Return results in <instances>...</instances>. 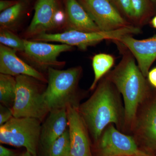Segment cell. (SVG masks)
Listing matches in <instances>:
<instances>
[{
    "label": "cell",
    "mask_w": 156,
    "mask_h": 156,
    "mask_svg": "<svg viewBox=\"0 0 156 156\" xmlns=\"http://www.w3.org/2000/svg\"><path fill=\"white\" fill-rule=\"evenodd\" d=\"M122 95L106 76L98 84L92 95L81 104L78 112L94 143L110 124L124 133L125 111Z\"/></svg>",
    "instance_id": "6da1fadb"
},
{
    "label": "cell",
    "mask_w": 156,
    "mask_h": 156,
    "mask_svg": "<svg viewBox=\"0 0 156 156\" xmlns=\"http://www.w3.org/2000/svg\"><path fill=\"white\" fill-rule=\"evenodd\" d=\"M122 57L113 70L106 75L123 98L125 111L124 133L131 135L137 110L151 95L148 82L143 74L131 52L122 44L114 42Z\"/></svg>",
    "instance_id": "7a4b0ae2"
},
{
    "label": "cell",
    "mask_w": 156,
    "mask_h": 156,
    "mask_svg": "<svg viewBox=\"0 0 156 156\" xmlns=\"http://www.w3.org/2000/svg\"><path fill=\"white\" fill-rule=\"evenodd\" d=\"M48 71V85L44 97L50 112L69 106L78 109L80 105L78 86L82 68L76 66L59 70L50 67Z\"/></svg>",
    "instance_id": "3957f363"
},
{
    "label": "cell",
    "mask_w": 156,
    "mask_h": 156,
    "mask_svg": "<svg viewBox=\"0 0 156 156\" xmlns=\"http://www.w3.org/2000/svg\"><path fill=\"white\" fill-rule=\"evenodd\" d=\"M16 96L11 108L15 118H31L44 121L50 112L44 97L41 81L27 75L15 76Z\"/></svg>",
    "instance_id": "277c9868"
},
{
    "label": "cell",
    "mask_w": 156,
    "mask_h": 156,
    "mask_svg": "<svg viewBox=\"0 0 156 156\" xmlns=\"http://www.w3.org/2000/svg\"><path fill=\"white\" fill-rule=\"evenodd\" d=\"M41 122L31 118L13 117L0 126V142L16 147H23L37 155Z\"/></svg>",
    "instance_id": "5b68a950"
},
{
    "label": "cell",
    "mask_w": 156,
    "mask_h": 156,
    "mask_svg": "<svg viewBox=\"0 0 156 156\" xmlns=\"http://www.w3.org/2000/svg\"><path fill=\"white\" fill-rule=\"evenodd\" d=\"M131 33L128 27L108 31L86 32L68 30L57 34L44 33L34 37L30 41L37 42H59L69 46H76L85 50L88 47L96 44L104 40L117 41Z\"/></svg>",
    "instance_id": "8992f818"
},
{
    "label": "cell",
    "mask_w": 156,
    "mask_h": 156,
    "mask_svg": "<svg viewBox=\"0 0 156 156\" xmlns=\"http://www.w3.org/2000/svg\"><path fill=\"white\" fill-rule=\"evenodd\" d=\"M94 146L95 156H142V150L132 135L121 132L114 124L107 126Z\"/></svg>",
    "instance_id": "52a82bcc"
},
{
    "label": "cell",
    "mask_w": 156,
    "mask_h": 156,
    "mask_svg": "<svg viewBox=\"0 0 156 156\" xmlns=\"http://www.w3.org/2000/svg\"><path fill=\"white\" fill-rule=\"evenodd\" d=\"M131 135L142 150L156 156V94L139 106Z\"/></svg>",
    "instance_id": "ba28073f"
},
{
    "label": "cell",
    "mask_w": 156,
    "mask_h": 156,
    "mask_svg": "<svg viewBox=\"0 0 156 156\" xmlns=\"http://www.w3.org/2000/svg\"><path fill=\"white\" fill-rule=\"evenodd\" d=\"M101 31L133 25L123 17L112 0H78Z\"/></svg>",
    "instance_id": "9c48e42d"
},
{
    "label": "cell",
    "mask_w": 156,
    "mask_h": 156,
    "mask_svg": "<svg viewBox=\"0 0 156 156\" xmlns=\"http://www.w3.org/2000/svg\"><path fill=\"white\" fill-rule=\"evenodd\" d=\"M23 53L27 59L34 68L45 70L50 67H61L65 62L59 61L57 58L61 53L70 51L72 46L65 44H53L42 42L24 39Z\"/></svg>",
    "instance_id": "30bf717a"
},
{
    "label": "cell",
    "mask_w": 156,
    "mask_h": 156,
    "mask_svg": "<svg viewBox=\"0 0 156 156\" xmlns=\"http://www.w3.org/2000/svg\"><path fill=\"white\" fill-rule=\"evenodd\" d=\"M66 112L70 141L69 156H93L89 131L78 109L69 106Z\"/></svg>",
    "instance_id": "8fae6325"
},
{
    "label": "cell",
    "mask_w": 156,
    "mask_h": 156,
    "mask_svg": "<svg viewBox=\"0 0 156 156\" xmlns=\"http://www.w3.org/2000/svg\"><path fill=\"white\" fill-rule=\"evenodd\" d=\"M113 42H119L131 52L143 74L147 77L156 59V35L144 40H137L129 35Z\"/></svg>",
    "instance_id": "7c38bea8"
},
{
    "label": "cell",
    "mask_w": 156,
    "mask_h": 156,
    "mask_svg": "<svg viewBox=\"0 0 156 156\" xmlns=\"http://www.w3.org/2000/svg\"><path fill=\"white\" fill-rule=\"evenodd\" d=\"M58 9L56 0H37L33 18L26 31V37L32 38L57 28L55 15Z\"/></svg>",
    "instance_id": "4fadbf2b"
},
{
    "label": "cell",
    "mask_w": 156,
    "mask_h": 156,
    "mask_svg": "<svg viewBox=\"0 0 156 156\" xmlns=\"http://www.w3.org/2000/svg\"><path fill=\"white\" fill-rule=\"evenodd\" d=\"M17 52L1 44L0 73L14 77L21 75L28 76L43 83H48V80L43 74L20 58L16 54Z\"/></svg>",
    "instance_id": "5bb4252c"
},
{
    "label": "cell",
    "mask_w": 156,
    "mask_h": 156,
    "mask_svg": "<svg viewBox=\"0 0 156 156\" xmlns=\"http://www.w3.org/2000/svg\"><path fill=\"white\" fill-rule=\"evenodd\" d=\"M68 128L66 108L51 111L41 125L39 147L46 154L52 144Z\"/></svg>",
    "instance_id": "9a60e30c"
},
{
    "label": "cell",
    "mask_w": 156,
    "mask_h": 156,
    "mask_svg": "<svg viewBox=\"0 0 156 156\" xmlns=\"http://www.w3.org/2000/svg\"><path fill=\"white\" fill-rule=\"evenodd\" d=\"M66 8L68 30L86 32L101 31L78 0H66Z\"/></svg>",
    "instance_id": "2e32d148"
},
{
    "label": "cell",
    "mask_w": 156,
    "mask_h": 156,
    "mask_svg": "<svg viewBox=\"0 0 156 156\" xmlns=\"http://www.w3.org/2000/svg\"><path fill=\"white\" fill-rule=\"evenodd\" d=\"M115 64L113 56L107 53H98L93 56L92 66L94 73V80L90 87V90L93 91L103 77L110 71Z\"/></svg>",
    "instance_id": "e0dca14e"
},
{
    "label": "cell",
    "mask_w": 156,
    "mask_h": 156,
    "mask_svg": "<svg viewBox=\"0 0 156 156\" xmlns=\"http://www.w3.org/2000/svg\"><path fill=\"white\" fill-rule=\"evenodd\" d=\"M15 77L0 74V101L1 104L12 108L16 96Z\"/></svg>",
    "instance_id": "ac0fdd59"
},
{
    "label": "cell",
    "mask_w": 156,
    "mask_h": 156,
    "mask_svg": "<svg viewBox=\"0 0 156 156\" xmlns=\"http://www.w3.org/2000/svg\"><path fill=\"white\" fill-rule=\"evenodd\" d=\"M25 9L23 2L19 1L14 6L1 12L0 14L1 28L12 30L19 22Z\"/></svg>",
    "instance_id": "d6986e66"
},
{
    "label": "cell",
    "mask_w": 156,
    "mask_h": 156,
    "mask_svg": "<svg viewBox=\"0 0 156 156\" xmlns=\"http://www.w3.org/2000/svg\"><path fill=\"white\" fill-rule=\"evenodd\" d=\"M70 141L68 128L49 148L45 156H69Z\"/></svg>",
    "instance_id": "ffe728a7"
},
{
    "label": "cell",
    "mask_w": 156,
    "mask_h": 156,
    "mask_svg": "<svg viewBox=\"0 0 156 156\" xmlns=\"http://www.w3.org/2000/svg\"><path fill=\"white\" fill-rule=\"evenodd\" d=\"M0 42L2 44L19 52H23L25 48L24 39H20L6 29L1 28L0 29Z\"/></svg>",
    "instance_id": "44dd1931"
},
{
    "label": "cell",
    "mask_w": 156,
    "mask_h": 156,
    "mask_svg": "<svg viewBox=\"0 0 156 156\" xmlns=\"http://www.w3.org/2000/svg\"><path fill=\"white\" fill-rule=\"evenodd\" d=\"M134 13V25L141 26L145 22L148 9V0H131Z\"/></svg>",
    "instance_id": "7402d4cb"
},
{
    "label": "cell",
    "mask_w": 156,
    "mask_h": 156,
    "mask_svg": "<svg viewBox=\"0 0 156 156\" xmlns=\"http://www.w3.org/2000/svg\"><path fill=\"white\" fill-rule=\"evenodd\" d=\"M112 2L128 18V21L134 25V13L131 0H113Z\"/></svg>",
    "instance_id": "603a6c76"
},
{
    "label": "cell",
    "mask_w": 156,
    "mask_h": 156,
    "mask_svg": "<svg viewBox=\"0 0 156 156\" xmlns=\"http://www.w3.org/2000/svg\"><path fill=\"white\" fill-rule=\"evenodd\" d=\"M13 117L11 109L0 105V126L7 122Z\"/></svg>",
    "instance_id": "cb8c5ba5"
},
{
    "label": "cell",
    "mask_w": 156,
    "mask_h": 156,
    "mask_svg": "<svg viewBox=\"0 0 156 156\" xmlns=\"http://www.w3.org/2000/svg\"><path fill=\"white\" fill-rule=\"evenodd\" d=\"M147 77L149 83L156 89V67L149 70Z\"/></svg>",
    "instance_id": "d4e9b609"
},
{
    "label": "cell",
    "mask_w": 156,
    "mask_h": 156,
    "mask_svg": "<svg viewBox=\"0 0 156 156\" xmlns=\"http://www.w3.org/2000/svg\"><path fill=\"white\" fill-rule=\"evenodd\" d=\"M18 1H7V0H1L0 1V11L1 12L6 9L11 8L17 4Z\"/></svg>",
    "instance_id": "484cf974"
},
{
    "label": "cell",
    "mask_w": 156,
    "mask_h": 156,
    "mask_svg": "<svg viewBox=\"0 0 156 156\" xmlns=\"http://www.w3.org/2000/svg\"><path fill=\"white\" fill-rule=\"evenodd\" d=\"M15 152L3 146H0V156H18Z\"/></svg>",
    "instance_id": "4316f807"
},
{
    "label": "cell",
    "mask_w": 156,
    "mask_h": 156,
    "mask_svg": "<svg viewBox=\"0 0 156 156\" xmlns=\"http://www.w3.org/2000/svg\"><path fill=\"white\" fill-rule=\"evenodd\" d=\"M18 156H37V155L33 154H32L30 153L29 152L26 151H25V152L23 153L18 155Z\"/></svg>",
    "instance_id": "83f0119b"
},
{
    "label": "cell",
    "mask_w": 156,
    "mask_h": 156,
    "mask_svg": "<svg viewBox=\"0 0 156 156\" xmlns=\"http://www.w3.org/2000/svg\"><path fill=\"white\" fill-rule=\"evenodd\" d=\"M151 24L152 26L154 28L156 29V16L152 19L151 21Z\"/></svg>",
    "instance_id": "f1b7e54d"
},
{
    "label": "cell",
    "mask_w": 156,
    "mask_h": 156,
    "mask_svg": "<svg viewBox=\"0 0 156 156\" xmlns=\"http://www.w3.org/2000/svg\"><path fill=\"white\" fill-rule=\"evenodd\" d=\"M153 4H154V5L155 6L156 8V0H151Z\"/></svg>",
    "instance_id": "f546056e"
},
{
    "label": "cell",
    "mask_w": 156,
    "mask_h": 156,
    "mask_svg": "<svg viewBox=\"0 0 156 156\" xmlns=\"http://www.w3.org/2000/svg\"><path fill=\"white\" fill-rule=\"evenodd\" d=\"M142 156H156L152 154L148 153V154H147L146 155Z\"/></svg>",
    "instance_id": "4dcf8cb0"
},
{
    "label": "cell",
    "mask_w": 156,
    "mask_h": 156,
    "mask_svg": "<svg viewBox=\"0 0 156 156\" xmlns=\"http://www.w3.org/2000/svg\"><path fill=\"white\" fill-rule=\"evenodd\" d=\"M16 1H20V0H16Z\"/></svg>",
    "instance_id": "1f68e13d"
}]
</instances>
